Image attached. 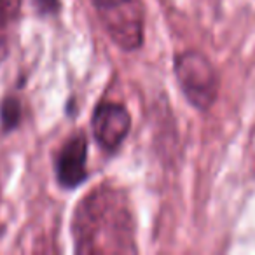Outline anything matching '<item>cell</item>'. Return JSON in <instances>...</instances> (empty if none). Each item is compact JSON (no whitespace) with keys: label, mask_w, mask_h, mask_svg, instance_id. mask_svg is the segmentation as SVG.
Masks as SVG:
<instances>
[{"label":"cell","mask_w":255,"mask_h":255,"mask_svg":"<svg viewBox=\"0 0 255 255\" xmlns=\"http://www.w3.org/2000/svg\"><path fill=\"white\" fill-rule=\"evenodd\" d=\"M93 136L102 149L114 152L129 133L131 117L119 103H100L93 112Z\"/></svg>","instance_id":"5"},{"label":"cell","mask_w":255,"mask_h":255,"mask_svg":"<svg viewBox=\"0 0 255 255\" xmlns=\"http://www.w3.org/2000/svg\"><path fill=\"white\" fill-rule=\"evenodd\" d=\"M33 5L40 16H56L61 9L60 0H33Z\"/></svg>","instance_id":"8"},{"label":"cell","mask_w":255,"mask_h":255,"mask_svg":"<svg viewBox=\"0 0 255 255\" xmlns=\"http://www.w3.org/2000/svg\"><path fill=\"white\" fill-rule=\"evenodd\" d=\"M79 254L136 252L133 215L126 196L112 187H98L77 206L74 215Z\"/></svg>","instance_id":"1"},{"label":"cell","mask_w":255,"mask_h":255,"mask_svg":"<svg viewBox=\"0 0 255 255\" xmlns=\"http://www.w3.org/2000/svg\"><path fill=\"white\" fill-rule=\"evenodd\" d=\"M175 75L184 95L199 110L213 105L219 91L217 72L210 60L198 51H185L175 58Z\"/></svg>","instance_id":"3"},{"label":"cell","mask_w":255,"mask_h":255,"mask_svg":"<svg viewBox=\"0 0 255 255\" xmlns=\"http://www.w3.org/2000/svg\"><path fill=\"white\" fill-rule=\"evenodd\" d=\"M4 54H5V40H4V39H0V61H2Z\"/></svg>","instance_id":"9"},{"label":"cell","mask_w":255,"mask_h":255,"mask_svg":"<svg viewBox=\"0 0 255 255\" xmlns=\"http://www.w3.org/2000/svg\"><path fill=\"white\" fill-rule=\"evenodd\" d=\"M23 105L21 100L14 95H7L0 102V129L2 133H11L21 124Z\"/></svg>","instance_id":"6"},{"label":"cell","mask_w":255,"mask_h":255,"mask_svg":"<svg viewBox=\"0 0 255 255\" xmlns=\"http://www.w3.org/2000/svg\"><path fill=\"white\" fill-rule=\"evenodd\" d=\"M103 28L124 51H135L143 42L142 0H91Z\"/></svg>","instance_id":"2"},{"label":"cell","mask_w":255,"mask_h":255,"mask_svg":"<svg viewBox=\"0 0 255 255\" xmlns=\"http://www.w3.org/2000/svg\"><path fill=\"white\" fill-rule=\"evenodd\" d=\"M54 173L58 185L68 191L88 180V138L84 133H74L58 150Z\"/></svg>","instance_id":"4"},{"label":"cell","mask_w":255,"mask_h":255,"mask_svg":"<svg viewBox=\"0 0 255 255\" xmlns=\"http://www.w3.org/2000/svg\"><path fill=\"white\" fill-rule=\"evenodd\" d=\"M19 5H21V0H0V23L14 19Z\"/></svg>","instance_id":"7"}]
</instances>
